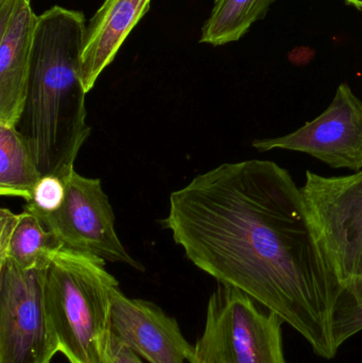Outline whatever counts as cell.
<instances>
[{"label":"cell","mask_w":362,"mask_h":363,"mask_svg":"<svg viewBox=\"0 0 362 363\" xmlns=\"http://www.w3.org/2000/svg\"><path fill=\"white\" fill-rule=\"evenodd\" d=\"M106 357L108 363H142L140 356L111 333Z\"/></svg>","instance_id":"17"},{"label":"cell","mask_w":362,"mask_h":363,"mask_svg":"<svg viewBox=\"0 0 362 363\" xmlns=\"http://www.w3.org/2000/svg\"><path fill=\"white\" fill-rule=\"evenodd\" d=\"M111 333L150 363H185L193 347L174 318L154 303L113 292Z\"/></svg>","instance_id":"9"},{"label":"cell","mask_w":362,"mask_h":363,"mask_svg":"<svg viewBox=\"0 0 362 363\" xmlns=\"http://www.w3.org/2000/svg\"><path fill=\"white\" fill-rule=\"evenodd\" d=\"M362 332V304L340 303L336 313L335 340L337 347Z\"/></svg>","instance_id":"16"},{"label":"cell","mask_w":362,"mask_h":363,"mask_svg":"<svg viewBox=\"0 0 362 363\" xmlns=\"http://www.w3.org/2000/svg\"><path fill=\"white\" fill-rule=\"evenodd\" d=\"M65 183L52 174L43 176L38 182L31 199L26 202V211L32 213H51L59 211L65 200Z\"/></svg>","instance_id":"15"},{"label":"cell","mask_w":362,"mask_h":363,"mask_svg":"<svg viewBox=\"0 0 362 363\" xmlns=\"http://www.w3.org/2000/svg\"><path fill=\"white\" fill-rule=\"evenodd\" d=\"M38 16L31 0H0V123L17 127L27 98Z\"/></svg>","instance_id":"10"},{"label":"cell","mask_w":362,"mask_h":363,"mask_svg":"<svg viewBox=\"0 0 362 363\" xmlns=\"http://www.w3.org/2000/svg\"><path fill=\"white\" fill-rule=\"evenodd\" d=\"M346 1L354 6L355 8L362 10V0H346Z\"/></svg>","instance_id":"18"},{"label":"cell","mask_w":362,"mask_h":363,"mask_svg":"<svg viewBox=\"0 0 362 363\" xmlns=\"http://www.w3.org/2000/svg\"><path fill=\"white\" fill-rule=\"evenodd\" d=\"M162 224L197 268L278 315L319 357H336L344 290L288 170L267 160L221 164L170 194Z\"/></svg>","instance_id":"1"},{"label":"cell","mask_w":362,"mask_h":363,"mask_svg":"<svg viewBox=\"0 0 362 363\" xmlns=\"http://www.w3.org/2000/svg\"><path fill=\"white\" fill-rule=\"evenodd\" d=\"M42 177L29 145L17 127L0 123V194L28 202Z\"/></svg>","instance_id":"13"},{"label":"cell","mask_w":362,"mask_h":363,"mask_svg":"<svg viewBox=\"0 0 362 363\" xmlns=\"http://www.w3.org/2000/svg\"><path fill=\"white\" fill-rule=\"evenodd\" d=\"M259 152L305 153L334 169L362 170V101L348 83H341L329 108L295 131L252 142Z\"/></svg>","instance_id":"8"},{"label":"cell","mask_w":362,"mask_h":363,"mask_svg":"<svg viewBox=\"0 0 362 363\" xmlns=\"http://www.w3.org/2000/svg\"><path fill=\"white\" fill-rule=\"evenodd\" d=\"M118 281L106 260L62 247L45 270L44 300L59 342L70 363H108L111 307Z\"/></svg>","instance_id":"3"},{"label":"cell","mask_w":362,"mask_h":363,"mask_svg":"<svg viewBox=\"0 0 362 363\" xmlns=\"http://www.w3.org/2000/svg\"><path fill=\"white\" fill-rule=\"evenodd\" d=\"M284 321L237 288L219 284L189 363H288Z\"/></svg>","instance_id":"4"},{"label":"cell","mask_w":362,"mask_h":363,"mask_svg":"<svg viewBox=\"0 0 362 363\" xmlns=\"http://www.w3.org/2000/svg\"><path fill=\"white\" fill-rule=\"evenodd\" d=\"M86 21L81 11L53 6L38 16L27 98L17 129L43 176L65 181L91 135L86 123L82 52Z\"/></svg>","instance_id":"2"},{"label":"cell","mask_w":362,"mask_h":363,"mask_svg":"<svg viewBox=\"0 0 362 363\" xmlns=\"http://www.w3.org/2000/svg\"><path fill=\"white\" fill-rule=\"evenodd\" d=\"M64 183L65 200L59 211L33 213L63 247L145 271L144 266L130 255L117 235L114 211L101 181L74 172Z\"/></svg>","instance_id":"7"},{"label":"cell","mask_w":362,"mask_h":363,"mask_svg":"<svg viewBox=\"0 0 362 363\" xmlns=\"http://www.w3.org/2000/svg\"><path fill=\"white\" fill-rule=\"evenodd\" d=\"M276 0H215L201 30L200 43L223 46L237 42Z\"/></svg>","instance_id":"14"},{"label":"cell","mask_w":362,"mask_h":363,"mask_svg":"<svg viewBox=\"0 0 362 363\" xmlns=\"http://www.w3.org/2000/svg\"><path fill=\"white\" fill-rule=\"evenodd\" d=\"M62 247L31 211L0 209V259L11 260L23 270H46Z\"/></svg>","instance_id":"12"},{"label":"cell","mask_w":362,"mask_h":363,"mask_svg":"<svg viewBox=\"0 0 362 363\" xmlns=\"http://www.w3.org/2000/svg\"><path fill=\"white\" fill-rule=\"evenodd\" d=\"M301 191L315 234L344 288L341 302L361 305L362 170L338 177L307 170Z\"/></svg>","instance_id":"5"},{"label":"cell","mask_w":362,"mask_h":363,"mask_svg":"<svg viewBox=\"0 0 362 363\" xmlns=\"http://www.w3.org/2000/svg\"><path fill=\"white\" fill-rule=\"evenodd\" d=\"M45 270L0 259V363H50L59 342L44 300Z\"/></svg>","instance_id":"6"},{"label":"cell","mask_w":362,"mask_h":363,"mask_svg":"<svg viewBox=\"0 0 362 363\" xmlns=\"http://www.w3.org/2000/svg\"><path fill=\"white\" fill-rule=\"evenodd\" d=\"M151 0H104L86 28L82 80L86 93L113 63L119 49L150 9Z\"/></svg>","instance_id":"11"}]
</instances>
